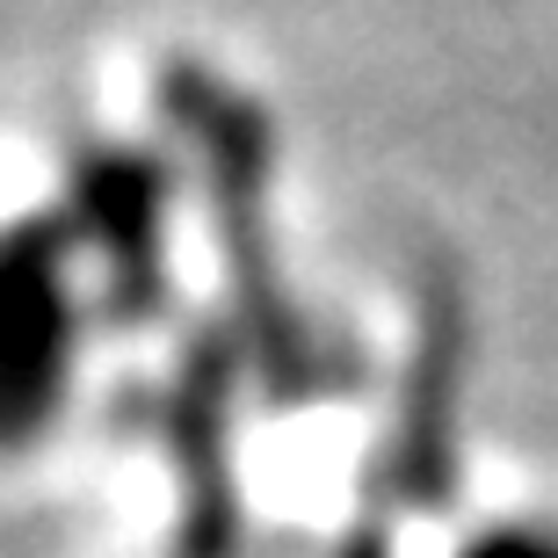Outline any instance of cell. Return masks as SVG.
Masks as SVG:
<instances>
[{
	"label": "cell",
	"mask_w": 558,
	"mask_h": 558,
	"mask_svg": "<svg viewBox=\"0 0 558 558\" xmlns=\"http://www.w3.org/2000/svg\"><path fill=\"white\" fill-rule=\"evenodd\" d=\"M87 226L37 210L0 226V442L59 421L87 341Z\"/></svg>",
	"instance_id": "obj_1"
}]
</instances>
